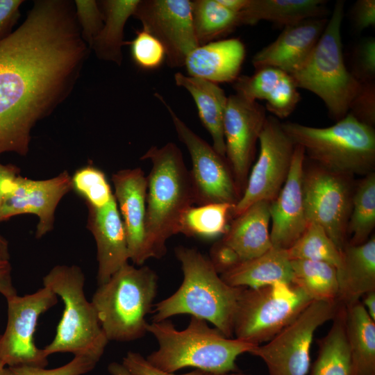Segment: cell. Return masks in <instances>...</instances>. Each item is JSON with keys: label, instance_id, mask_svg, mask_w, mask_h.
<instances>
[{"label": "cell", "instance_id": "bcb514c9", "mask_svg": "<svg viewBox=\"0 0 375 375\" xmlns=\"http://www.w3.org/2000/svg\"><path fill=\"white\" fill-rule=\"evenodd\" d=\"M23 2L22 0H0V40L12 33Z\"/></svg>", "mask_w": 375, "mask_h": 375}, {"label": "cell", "instance_id": "3957f363", "mask_svg": "<svg viewBox=\"0 0 375 375\" xmlns=\"http://www.w3.org/2000/svg\"><path fill=\"white\" fill-rule=\"evenodd\" d=\"M149 160L145 223L147 259L161 258L167 253V242L179 233L181 218L194 204L190 171L180 149L168 142L151 147L141 157Z\"/></svg>", "mask_w": 375, "mask_h": 375}, {"label": "cell", "instance_id": "ab89813d", "mask_svg": "<svg viewBox=\"0 0 375 375\" xmlns=\"http://www.w3.org/2000/svg\"><path fill=\"white\" fill-rule=\"evenodd\" d=\"M292 76L286 73L274 94L266 101V110L276 118L288 117L296 108L301 95Z\"/></svg>", "mask_w": 375, "mask_h": 375}, {"label": "cell", "instance_id": "60d3db41", "mask_svg": "<svg viewBox=\"0 0 375 375\" xmlns=\"http://www.w3.org/2000/svg\"><path fill=\"white\" fill-rule=\"evenodd\" d=\"M97 363L87 356H74L68 363L51 369L28 366L10 368L14 375H83L92 371Z\"/></svg>", "mask_w": 375, "mask_h": 375}, {"label": "cell", "instance_id": "f6af8a7d", "mask_svg": "<svg viewBox=\"0 0 375 375\" xmlns=\"http://www.w3.org/2000/svg\"><path fill=\"white\" fill-rule=\"evenodd\" d=\"M208 258L219 275L242 262L238 254L221 240L211 247Z\"/></svg>", "mask_w": 375, "mask_h": 375}, {"label": "cell", "instance_id": "ac0fdd59", "mask_svg": "<svg viewBox=\"0 0 375 375\" xmlns=\"http://www.w3.org/2000/svg\"><path fill=\"white\" fill-rule=\"evenodd\" d=\"M305 155L303 149L295 145L287 178L277 197L270 202V238L273 247L288 249L308 224L303 194Z\"/></svg>", "mask_w": 375, "mask_h": 375}, {"label": "cell", "instance_id": "ba28073f", "mask_svg": "<svg viewBox=\"0 0 375 375\" xmlns=\"http://www.w3.org/2000/svg\"><path fill=\"white\" fill-rule=\"evenodd\" d=\"M344 1L335 4L333 13L314 49L292 74L297 88L307 90L324 103L336 122L346 116L360 83L347 68L341 39Z\"/></svg>", "mask_w": 375, "mask_h": 375}, {"label": "cell", "instance_id": "836d02e7", "mask_svg": "<svg viewBox=\"0 0 375 375\" xmlns=\"http://www.w3.org/2000/svg\"><path fill=\"white\" fill-rule=\"evenodd\" d=\"M375 226V174L365 175L353 194L352 206L347 225V236L351 245H358L369 240Z\"/></svg>", "mask_w": 375, "mask_h": 375}, {"label": "cell", "instance_id": "f546056e", "mask_svg": "<svg viewBox=\"0 0 375 375\" xmlns=\"http://www.w3.org/2000/svg\"><path fill=\"white\" fill-rule=\"evenodd\" d=\"M328 333L319 341L317 358L308 375H353L345 328V306L342 304Z\"/></svg>", "mask_w": 375, "mask_h": 375}, {"label": "cell", "instance_id": "db71d44e", "mask_svg": "<svg viewBox=\"0 0 375 375\" xmlns=\"http://www.w3.org/2000/svg\"><path fill=\"white\" fill-rule=\"evenodd\" d=\"M0 375H14L10 367L6 365L0 360Z\"/></svg>", "mask_w": 375, "mask_h": 375}, {"label": "cell", "instance_id": "e0dca14e", "mask_svg": "<svg viewBox=\"0 0 375 375\" xmlns=\"http://www.w3.org/2000/svg\"><path fill=\"white\" fill-rule=\"evenodd\" d=\"M72 189V177L66 170L45 180L18 175L6 185L0 222L18 215L33 214L39 219L35 238H41L53 229L56 207Z\"/></svg>", "mask_w": 375, "mask_h": 375}, {"label": "cell", "instance_id": "83f0119b", "mask_svg": "<svg viewBox=\"0 0 375 375\" xmlns=\"http://www.w3.org/2000/svg\"><path fill=\"white\" fill-rule=\"evenodd\" d=\"M345 328L353 375H375V321L360 301L345 306Z\"/></svg>", "mask_w": 375, "mask_h": 375}, {"label": "cell", "instance_id": "30bf717a", "mask_svg": "<svg viewBox=\"0 0 375 375\" xmlns=\"http://www.w3.org/2000/svg\"><path fill=\"white\" fill-rule=\"evenodd\" d=\"M342 304L340 301H312L289 325L249 353L265 362L269 375H307L315 332L334 318Z\"/></svg>", "mask_w": 375, "mask_h": 375}, {"label": "cell", "instance_id": "681fc988", "mask_svg": "<svg viewBox=\"0 0 375 375\" xmlns=\"http://www.w3.org/2000/svg\"><path fill=\"white\" fill-rule=\"evenodd\" d=\"M19 169L14 165H3L0 162V216L6 185L10 181L19 175Z\"/></svg>", "mask_w": 375, "mask_h": 375}, {"label": "cell", "instance_id": "9f6ffc18", "mask_svg": "<svg viewBox=\"0 0 375 375\" xmlns=\"http://www.w3.org/2000/svg\"><path fill=\"white\" fill-rule=\"evenodd\" d=\"M0 340H1V335H0Z\"/></svg>", "mask_w": 375, "mask_h": 375}, {"label": "cell", "instance_id": "7c38bea8", "mask_svg": "<svg viewBox=\"0 0 375 375\" xmlns=\"http://www.w3.org/2000/svg\"><path fill=\"white\" fill-rule=\"evenodd\" d=\"M303 194L308 224L322 226L342 251L347 244V225L352 206L349 176L317 165L303 172Z\"/></svg>", "mask_w": 375, "mask_h": 375}, {"label": "cell", "instance_id": "f907efd6", "mask_svg": "<svg viewBox=\"0 0 375 375\" xmlns=\"http://www.w3.org/2000/svg\"><path fill=\"white\" fill-rule=\"evenodd\" d=\"M362 304L369 317L375 321V291L366 293L362 297Z\"/></svg>", "mask_w": 375, "mask_h": 375}, {"label": "cell", "instance_id": "816d5d0a", "mask_svg": "<svg viewBox=\"0 0 375 375\" xmlns=\"http://www.w3.org/2000/svg\"><path fill=\"white\" fill-rule=\"evenodd\" d=\"M108 372L111 375H132L122 365L117 362H112L108 366Z\"/></svg>", "mask_w": 375, "mask_h": 375}, {"label": "cell", "instance_id": "5b68a950", "mask_svg": "<svg viewBox=\"0 0 375 375\" xmlns=\"http://www.w3.org/2000/svg\"><path fill=\"white\" fill-rule=\"evenodd\" d=\"M158 276L147 266L126 263L104 283L92 298L108 341L131 342L147 333L145 317L153 306Z\"/></svg>", "mask_w": 375, "mask_h": 375}, {"label": "cell", "instance_id": "ffe728a7", "mask_svg": "<svg viewBox=\"0 0 375 375\" xmlns=\"http://www.w3.org/2000/svg\"><path fill=\"white\" fill-rule=\"evenodd\" d=\"M327 22L324 17L311 18L284 26L274 41L253 56L256 70L269 67L292 74L308 57Z\"/></svg>", "mask_w": 375, "mask_h": 375}, {"label": "cell", "instance_id": "44dd1931", "mask_svg": "<svg viewBox=\"0 0 375 375\" xmlns=\"http://www.w3.org/2000/svg\"><path fill=\"white\" fill-rule=\"evenodd\" d=\"M88 208L87 228L96 242L98 285L106 283L129 260L127 240L115 196L104 206Z\"/></svg>", "mask_w": 375, "mask_h": 375}, {"label": "cell", "instance_id": "d590c367", "mask_svg": "<svg viewBox=\"0 0 375 375\" xmlns=\"http://www.w3.org/2000/svg\"><path fill=\"white\" fill-rule=\"evenodd\" d=\"M72 182L73 189L85 199L86 205L100 208L114 196L104 172L92 165L76 170Z\"/></svg>", "mask_w": 375, "mask_h": 375}, {"label": "cell", "instance_id": "277c9868", "mask_svg": "<svg viewBox=\"0 0 375 375\" xmlns=\"http://www.w3.org/2000/svg\"><path fill=\"white\" fill-rule=\"evenodd\" d=\"M147 333L154 336L158 347L146 359L155 367L172 373L186 367L215 374L236 372L237 358L257 346L227 338L215 327H209L206 320L194 316L183 330L176 329L165 319L149 323Z\"/></svg>", "mask_w": 375, "mask_h": 375}, {"label": "cell", "instance_id": "f35d334b", "mask_svg": "<svg viewBox=\"0 0 375 375\" xmlns=\"http://www.w3.org/2000/svg\"><path fill=\"white\" fill-rule=\"evenodd\" d=\"M74 6L81 36L90 48L103 25L101 7L99 1L94 0H76Z\"/></svg>", "mask_w": 375, "mask_h": 375}, {"label": "cell", "instance_id": "4dcf8cb0", "mask_svg": "<svg viewBox=\"0 0 375 375\" xmlns=\"http://www.w3.org/2000/svg\"><path fill=\"white\" fill-rule=\"evenodd\" d=\"M292 283L302 289L312 301H339L337 269L326 262L291 260Z\"/></svg>", "mask_w": 375, "mask_h": 375}, {"label": "cell", "instance_id": "d4e9b609", "mask_svg": "<svg viewBox=\"0 0 375 375\" xmlns=\"http://www.w3.org/2000/svg\"><path fill=\"white\" fill-rule=\"evenodd\" d=\"M220 276L233 287L257 288L292 283L291 260L287 249L272 246L260 256L240 262Z\"/></svg>", "mask_w": 375, "mask_h": 375}, {"label": "cell", "instance_id": "d6986e66", "mask_svg": "<svg viewBox=\"0 0 375 375\" xmlns=\"http://www.w3.org/2000/svg\"><path fill=\"white\" fill-rule=\"evenodd\" d=\"M114 196L125 230L129 260L142 266L145 253L147 178L141 168L121 169L112 176Z\"/></svg>", "mask_w": 375, "mask_h": 375}, {"label": "cell", "instance_id": "2e32d148", "mask_svg": "<svg viewBox=\"0 0 375 375\" xmlns=\"http://www.w3.org/2000/svg\"><path fill=\"white\" fill-rule=\"evenodd\" d=\"M266 118V109L257 101L237 94L228 97L223 122L226 158L241 195Z\"/></svg>", "mask_w": 375, "mask_h": 375}, {"label": "cell", "instance_id": "603a6c76", "mask_svg": "<svg viewBox=\"0 0 375 375\" xmlns=\"http://www.w3.org/2000/svg\"><path fill=\"white\" fill-rule=\"evenodd\" d=\"M270 202L254 203L235 217L221 240L231 247L242 261L266 252L272 244L269 231Z\"/></svg>", "mask_w": 375, "mask_h": 375}, {"label": "cell", "instance_id": "8992f818", "mask_svg": "<svg viewBox=\"0 0 375 375\" xmlns=\"http://www.w3.org/2000/svg\"><path fill=\"white\" fill-rule=\"evenodd\" d=\"M294 145L320 167L352 176L367 175L375 165V131L351 113L331 126L318 128L295 122L281 123Z\"/></svg>", "mask_w": 375, "mask_h": 375}, {"label": "cell", "instance_id": "e575fe53", "mask_svg": "<svg viewBox=\"0 0 375 375\" xmlns=\"http://www.w3.org/2000/svg\"><path fill=\"white\" fill-rule=\"evenodd\" d=\"M287 251L291 260L324 262L334 266L337 270L342 264L341 251L324 228L315 223H308L301 236Z\"/></svg>", "mask_w": 375, "mask_h": 375}, {"label": "cell", "instance_id": "8d00e7d4", "mask_svg": "<svg viewBox=\"0 0 375 375\" xmlns=\"http://www.w3.org/2000/svg\"><path fill=\"white\" fill-rule=\"evenodd\" d=\"M286 72L274 67H264L251 75L239 76L233 83L237 94L250 101H267L274 93Z\"/></svg>", "mask_w": 375, "mask_h": 375}, {"label": "cell", "instance_id": "f1b7e54d", "mask_svg": "<svg viewBox=\"0 0 375 375\" xmlns=\"http://www.w3.org/2000/svg\"><path fill=\"white\" fill-rule=\"evenodd\" d=\"M104 15L103 27L90 49L98 58L120 65L122 62L124 30L133 15L140 0H105L99 1Z\"/></svg>", "mask_w": 375, "mask_h": 375}, {"label": "cell", "instance_id": "c3c4849f", "mask_svg": "<svg viewBox=\"0 0 375 375\" xmlns=\"http://www.w3.org/2000/svg\"><path fill=\"white\" fill-rule=\"evenodd\" d=\"M0 294L6 299L17 294L12 281L11 265L8 260L0 259Z\"/></svg>", "mask_w": 375, "mask_h": 375}, {"label": "cell", "instance_id": "d6a6232c", "mask_svg": "<svg viewBox=\"0 0 375 375\" xmlns=\"http://www.w3.org/2000/svg\"><path fill=\"white\" fill-rule=\"evenodd\" d=\"M234 204L216 203L190 207L183 214L179 233L188 237L212 238L224 235Z\"/></svg>", "mask_w": 375, "mask_h": 375}, {"label": "cell", "instance_id": "7402d4cb", "mask_svg": "<svg viewBox=\"0 0 375 375\" xmlns=\"http://www.w3.org/2000/svg\"><path fill=\"white\" fill-rule=\"evenodd\" d=\"M246 55L238 38L212 41L198 46L187 56L185 65L189 76L215 83H233Z\"/></svg>", "mask_w": 375, "mask_h": 375}, {"label": "cell", "instance_id": "7a4b0ae2", "mask_svg": "<svg viewBox=\"0 0 375 375\" xmlns=\"http://www.w3.org/2000/svg\"><path fill=\"white\" fill-rule=\"evenodd\" d=\"M183 280L170 297L154 305L152 322L189 314L212 323L227 338H233L238 301L244 288L225 283L208 257L197 249L178 246L174 249Z\"/></svg>", "mask_w": 375, "mask_h": 375}, {"label": "cell", "instance_id": "484cf974", "mask_svg": "<svg viewBox=\"0 0 375 375\" xmlns=\"http://www.w3.org/2000/svg\"><path fill=\"white\" fill-rule=\"evenodd\" d=\"M177 86L185 88L193 98L199 117L212 140V147L226 157L223 122L228 97L218 84L181 72L174 74Z\"/></svg>", "mask_w": 375, "mask_h": 375}, {"label": "cell", "instance_id": "b9f144b4", "mask_svg": "<svg viewBox=\"0 0 375 375\" xmlns=\"http://www.w3.org/2000/svg\"><path fill=\"white\" fill-rule=\"evenodd\" d=\"M351 74L360 83L374 82L375 40L369 38L360 42L353 53Z\"/></svg>", "mask_w": 375, "mask_h": 375}, {"label": "cell", "instance_id": "4fadbf2b", "mask_svg": "<svg viewBox=\"0 0 375 375\" xmlns=\"http://www.w3.org/2000/svg\"><path fill=\"white\" fill-rule=\"evenodd\" d=\"M8 320L0 340V360L8 367L28 366L44 368L48 356L34 342L40 316L54 306L58 296L43 286L33 294L6 299Z\"/></svg>", "mask_w": 375, "mask_h": 375}, {"label": "cell", "instance_id": "7dc6e473", "mask_svg": "<svg viewBox=\"0 0 375 375\" xmlns=\"http://www.w3.org/2000/svg\"><path fill=\"white\" fill-rule=\"evenodd\" d=\"M352 18L356 28L362 31L375 24V1L358 0L352 9Z\"/></svg>", "mask_w": 375, "mask_h": 375}, {"label": "cell", "instance_id": "5bb4252c", "mask_svg": "<svg viewBox=\"0 0 375 375\" xmlns=\"http://www.w3.org/2000/svg\"><path fill=\"white\" fill-rule=\"evenodd\" d=\"M258 158L248 176L245 188L235 204V218L260 201L272 202L283 187L291 165L295 145L274 116H267L259 135Z\"/></svg>", "mask_w": 375, "mask_h": 375}, {"label": "cell", "instance_id": "9a60e30c", "mask_svg": "<svg viewBox=\"0 0 375 375\" xmlns=\"http://www.w3.org/2000/svg\"><path fill=\"white\" fill-rule=\"evenodd\" d=\"M133 16L163 45L170 67L184 66L199 45L190 0H140Z\"/></svg>", "mask_w": 375, "mask_h": 375}, {"label": "cell", "instance_id": "9c48e42d", "mask_svg": "<svg viewBox=\"0 0 375 375\" xmlns=\"http://www.w3.org/2000/svg\"><path fill=\"white\" fill-rule=\"evenodd\" d=\"M312 301L293 283L244 288L234 319L233 335L259 345L267 342L294 321Z\"/></svg>", "mask_w": 375, "mask_h": 375}, {"label": "cell", "instance_id": "f5cc1de1", "mask_svg": "<svg viewBox=\"0 0 375 375\" xmlns=\"http://www.w3.org/2000/svg\"><path fill=\"white\" fill-rule=\"evenodd\" d=\"M10 258L8 242L0 235V259L8 260Z\"/></svg>", "mask_w": 375, "mask_h": 375}, {"label": "cell", "instance_id": "1f68e13d", "mask_svg": "<svg viewBox=\"0 0 375 375\" xmlns=\"http://www.w3.org/2000/svg\"><path fill=\"white\" fill-rule=\"evenodd\" d=\"M193 24L199 45L229 34L242 25L239 12L219 0L191 1Z\"/></svg>", "mask_w": 375, "mask_h": 375}, {"label": "cell", "instance_id": "6da1fadb", "mask_svg": "<svg viewBox=\"0 0 375 375\" xmlns=\"http://www.w3.org/2000/svg\"><path fill=\"white\" fill-rule=\"evenodd\" d=\"M88 49L65 0L35 1L0 40V155H26L32 128L69 94Z\"/></svg>", "mask_w": 375, "mask_h": 375}, {"label": "cell", "instance_id": "4316f807", "mask_svg": "<svg viewBox=\"0 0 375 375\" xmlns=\"http://www.w3.org/2000/svg\"><path fill=\"white\" fill-rule=\"evenodd\" d=\"M323 0H247L239 12L242 25L269 21L284 26L311 18H322Z\"/></svg>", "mask_w": 375, "mask_h": 375}, {"label": "cell", "instance_id": "cb8c5ba5", "mask_svg": "<svg viewBox=\"0 0 375 375\" xmlns=\"http://www.w3.org/2000/svg\"><path fill=\"white\" fill-rule=\"evenodd\" d=\"M342 264L337 270L339 301L344 306L360 301L375 291V238L358 245L347 244L341 251Z\"/></svg>", "mask_w": 375, "mask_h": 375}, {"label": "cell", "instance_id": "8fae6325", "mask_svg": "<svg viewBox=\"0 0 375 375\" xmlns=\"http://www.w3.org/2000/svg\"><path fill=\"white\" fill-rule=\"evenodd\" d=\"M167 109L178 139L189 151L190 171L194 203L235 204L241 194L226 157L218 153L207 142L181 120L163 97L155 94Z\"/></svg>", "mask_w": 375, "mask_h": 375}, {"label": "cell", "instance_id": "52a82bcc", "mask_svg": "<svg viewBox=\"0 0 375 375\" xmlns=\"http://www.w3.org/2000/svg\"><path fill=\"white\" fill-rule=\"evenodd\" d=\"M42 281L43 286L51 289L64 303L55 338L43 349L46 355L72 353L98 362L109 341L93 304L85 296L81 268L75 265H56Z\"/></svg>", "mask_w": 375, "mask_h": 375}, {"label": "cell", "instance_id": "11a10c76", "mask_svg": "<svg viewBox=\"0 0 375 375\" xmlns=\"http://www.w3.org/2000/svg\"><path fill=\"white\" fill-rule=\"evenodd\" d=\"M207 375H251V374H244V373H242V372H240L239 371H236V372H228V373H224V374H210V373L207 372Z\"/></svg>", "mask_w": 375, "mask_h": 375}, {"label": "cell", "instance_id": "7bdbcfd3", "mask_svg": "<svg viewBox=\"0 0 375 375\" xmlns=\"http://www.w3.org/2000/svg\"><path fill=\"white\" fill-rule=\"evenodd\" d=\"M361 122L374 127L375 124V84L374 82L360 83V89L349 110Z\"/></svg>", "mask_w": 375, "mask_h": 375}, {"label": "cell", "instance_id": "74e56055", "mask_svg": "<svg viewBox=\"0 0 375 375\" xmlns=\"http://www.w3.org/2000/svg\"><path fill=\"white\" fill-rule=\"evenodd\" d=\"M130 44L133 61L143 69H156L165 60L166 53L162 43L144 29L135 32Z\"/></svg>", "mask_w": 375, "mask_h": 375}, {"label": "cell", "instance_id": "ee69618b", "mask_svg": "<svg viewBox=\"0 0 375 375\" xmlns=\"http://www.w3.org/2000/svg\"><path fill=\"white\" fill-rule=\"evenodd\" d=\"M122 365L132 375H207V372L195 369L183 374L167 372L151 365L146 357L139 353L128 351L123 358Z\"/></svg>", "mask_w": 375, "mask_h": 375}]
</instances>
